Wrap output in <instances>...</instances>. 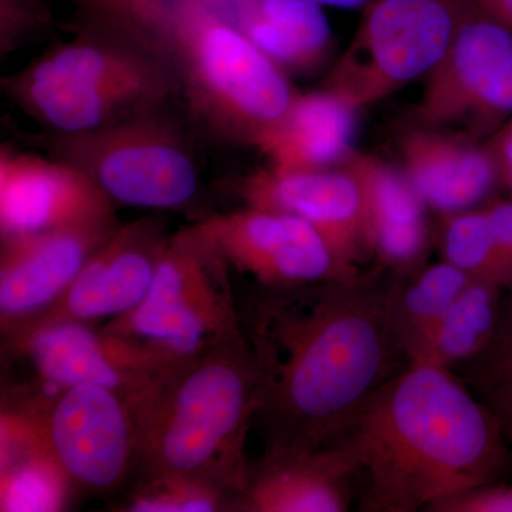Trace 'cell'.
<instances>
[{
    "instance_id": "obj_12",
    "label": "cell",
    "mask_w": 512,
    "mask_h": 512,
    "mask_svg": "<svg viewBox=\"0 0 512 512\" xmlns=\"http://www.w3.org/2000/svg\"><path fill=\"white\" fill-rule=\"evenodd\" d=\"M200 227L229 268L254 276L265 288L363 276L360 268L343 262L309 222L295 215L248 207L202 221Z\"/></svg>"
},
{
    "instance_id": "obj_13",
    "label": "cell",
    "mask_w": 512,
    "mask_h": 512,
    "mask_svg": "<svg viewBox=\"0 0 512 512\" xmlns=\"http://www.w3.org/2000/svg\"><path fill=\"white\" fill-rule=\"evenodd\" d=\"M116 218L2 239L0 320L3 336L45 315L83 266L116 232Z\"/></svg>"
},
{
    "instance_id": "obj_22",
    "label": "cell",
    "mask_w": 512,
    "mask_h": 512,
    "mask_svg": "<svg viewBox=\"0 0 512 512\" xmlns=\"http://www.w3.org/2000/svg\"><path fill=\"white\" fill-rule=\"evenodd\" d=\"M501 291L493 282L471 279L409 362L453 370L480 355L497 329Z\"/></svg>"
},
{
    "instance_id": "obj_29",
    "label": "cell",
    "mask_w": 512,
    "mask_h": 512,
    "mask_svg": "<svg viewBox=\"0 0 512 512\" xmlns=\"http://www.w3.org/2000/svg\"><path fill=\"white\" fill-rule=\"evenodd\" d=\"M433 512H512V487L481 485L431 505Z\"/></svg>"
},
{
    "instance_id": "obj_14",
    "label": "cell",
    "mask_w": 512,
    "mask_h": 512,
    "mask_svg": "<svg viewBox=\"0 0 512 512\" xmlns=\"http://www.w3.org/2000/svg\"><path fill=\"white\" fill-rule=\"evenodd\" d=\"M237 190L248 207L309 222L346 264L360 268L372 256L363 191L346 167L288 174L268 168L242 178Z\"/></svg>"
},
{
    "instance_id": "obj_27",
    "label": "cell",
    "mask_w": 512,
    "mask_h": 512,
    "mask_svg": "<svg viewBox=\"0 0 512 512\" xmlns=\"http://www.w3.org/2000/svg\"><path fill=\"white\" fill-rule=\"evenodd\" d=\"M47 23L42 0H0V50L8 55Z\"/></svg>"
},
{
    "instance_id": "obj_10",
    "label": "cell",
    "mask_w": 512,
    "mask_h": 512,
    "mask_svg": "<svg viewBox=\"0 0 512 512\" xmlns=\"http://www.w3.org/2000/svg\"><path fill=\"white\" fill-rule=\"evenodd\" d=\"M419 114L429 127L483 136L512 116V30L474 0L429 74Z\"/></svg>"
},
{
    "instance_id": "obj_8",
    "label": "cell",
    "mask_w": 512,
    "mask_h": 512,
    "mask_svg": "<svg viewBox=\"0 0 512 512\" xmlns=\"http://www.w3.org/2000/svg\"><path fill=\"white\" fill-rule=\"evenodd\" d=\"M470 5L471 0H375L363 9L326 90L360 109L429 76Z\"/></svg>"
},
{
    "instance_id": "obj_28",
    "label": "cell",
    "mask_w": 512,
    "mask_h": 512,
    "mask_svg": "<svg viewBox=\"0 0 512 512\" xmlns=\"http://www.w3.org/2000/svg\"><path fill=\"white\" fill-rule=\"evenodd\" d=\"M96 5L119 13L136 32L147 33L163 45L171 19V5L164 0H92Z\"/></svg>"
},
{
    "instance_id": "obj_1",
    "label": "cell",
    "mask_w": 512,
    "mask_h": 512,
    "mask_svg": "<svg viewBox=\"0 0 512 512\" xmlns=\"http://www.w3.org/2000/svg\"><path fill=\"white\" fill-rule=\"evenodd\" d=\"M239 315L258 372L254 426L266 450L332 446L409 363L390 323L386 286L369 275L262 286Z\"/></svg>"
},
{
    "instance_id": "obj_18",
    "label": "cell",
    "mask_w": 512,
    "mask_h": 512,
    "mask_svg": "<svg viewBox=\"0 0 512 512\" xmlns=\"http://www.w3.org/2000/svg\"><path fill=\"white\" fill-rule=\"evenodd\" d=\"M402 158L403 173L426 207L444 215L470 210L501 178L490 147L436 127L407 134Z\"/></svg>"
},
{
    "instance_id": "obj_30",
    "label": "cell",
    "mask_w": 512,
    "mask_h": 512,
    "mask_svg": "<svg viewBox=\"0 0 512 512\" xmlns=\"http://www.w3.org/2000/svg\"><path fill=\"white\" fill-rule=\"evenodd\" d=\"M505 276V289H512V201L487 208Z\"/></svg>"
},
{
    "instance_id": "obj_24",
    "label": "cell",
    "mask_w": 512,
    "mask_h": 512,
    "mask_svg": "<svg viewBox=\"0 0 512 512\" xmlns=\"http://www.w3.org/2000/svg\"><path fill=\"white\" fill-rule=\"evenodd\" d=\"M457 369L463 372L460 379L500 421L512 446V303L507 308L501 306L490 345Z\"/></svg>"
},
{
    "instance_id": "obj_20",
    "label": "cell",
    "mask_w": 512,
    "mask_h": 512,
    "mask_svg": "<svg viewBox=\"0 0 512 512\" xmlns=\"http://www.w3.org/2000/svg\"><path fill=\"white\" fill-rule=\"evenodd\" d=\"M356 107L323 90L298 94L285 119L259 143L275 173L330 170L353 156Z\"/></svg>"
},
{
    "instance_id": "obj_33",
    "label": "cell",
    "mask_w": 512,
    "mask_h": 512,
    "mask_svg": "<svg viewBox=\"0 0 512 512\" xmlns=\"http://www.w3.org/2000/svg\"><path fill=\"white\" fill-rule=\"evenodd\" d=\"M320 6H332L340 9H365L375 0H312Z\"/></svg>"
},
{
    "instance_id": "obj_21",
    "label": "cell",
    "mask_w": 512,
    "mask_h": 512,
    "mask_svg": "<svg viewBox=\"0 0 512 512\" xmlns=\"http://www.w3.org/2000/svg\"><path fill=\"white\" fill-rule=\"evenodd\" d=\"M224 12V18L278 66L303 72L328 52V18L312 0H229Z\"/></svg>"
},
{
    "instance_id": "obj_23",
    "label": "cell",
    "mask_w": 512,
    "mask_h": 512,
    "mask_svg": "<svg viewBox=\"0 0 512 512\" xmlns=\"http://www.w3.org/2000/svg\"><path fill=\"white\" fill-rule=\"evenodd\" d=\"M471 279L457 266L443 261L400 275L386 286L390 323L407 360Z\"/></svg>"
},
{
    "instance_id": "obj_9",
    "label": "cell",
    "mask_w": 512,
    "mask_h": 512,
    "mask_svg": "<svg viewBox=\"0 0 512 512\" xmlns=\"http://www.w3.org/2000/svg\"><path fill=\"white\" fill-rule=\"evenodd\" d=\"M150 113L87 133H57L56 156L82 170L111 202L184 207L200 187L197 165L178 131Z\"/></svg>"
},
{
    "instance_id": "obj_2",
    "label": "cell",
    "mask_w": 512,
    "mask_h": 512,
    "mask_svg": "<svg viewBox=\"0 0 512 512\" xmlns=\"http://www.w3.org/2000/svg\"><path fill=\"white\" fill-rule=\"evenodd\" d=\"M359 463L366 512H413L494 484L508 461L500 421L451 370L407 363L336 443Z\"/></svg>"
},
{
    "instance_id": "obj_15",
    "label": "cell",
    "mask_w": 512,
    "mask_h": 512,
    "mask_svg": "<svg viewBox=\"0 0 512 512\" xmlns=\"http://www.w3.org/2000/svg\"><path fill=\"white\" fill-rule=\"evenodd\" d=\"M114 217L113 202L79 168L66 161L0 154L2 239L74 227Z\"/></svg>"
},
{
    "instance_id": "obj_19",
    "label": "cell",
    "mask_w": 512,
    "mask_h": 512,
    "mask_svg": "<svg viewBox=\"0 0 512 512\" xmlns=\"http://www.w3.org/2000/svg\"><path fill=\"white\" fill-rule=\"evenodd\" d=\"M342 167L359 181L365 198L370 249L383 268L400 275L421 268L429 248L426 204L403 170L353 153Z\"/></svg>"
},
{
    "instance_id": "obj_7",
    "label": "cell",
    "mask_w": 512,
    "mask_h": 512,
    "mask_svg": "<svg viewBox=\"0 0 512 512\" xmlns=\"http://www.w3.org/2000/svg\"><path fill=\"white\" fill-rule=\"evenodd\" d=\"M9 406L28 417L39 446L73 495L126 491L137 463L140 403L93 384L20 392Z\"/></svg>"
},
{
    "instance_id": "obj_11",
    "label": "cell",
    "mask_w": 512,
    "mask_h": 512,
    "mask_svg": "<svg viewBox=\"0 0 512 512\" xmlns=\"http://www.w3.org/2000/svg\"><path fill=\"white\" fill-rule=\"evenodd\" d=\"M6 348L32 369V384L23 390L55 393L93 384L140 403L167 373L130 343L97 330L92 323L53 320L5 336Z\"/></svg>"
},
{
    "instance_id": "obj_31",
    "label": "cell",
    "mask_w": 512,
    "mask_h": 512,
    "mask_svg": "<svg viewBox=\"0 0 512 512\" xmlns=\"http://www.w3.org/2000/svg\"><path fill=\"white\" fill-rule=\"evenodd\" d=\"M488 147L491 148L497 160L501 178H504L512 187V119L505 124L503 130L488 144Z\"/></svg>"
},
{
    "instance_id": "obj_32",
    "label": "cell",
    "mask_w": 512,
    "mask_h": 512,
    "mask_svg": "<svg viewBox=\"0 0 512 512\" xmlns=\"http://www.w3.org/2000/svg\"><path fill=\"white\" fill-rule=\"evenodd\" d=\"M474 3L512 30V0H474Z\"/></svg>"
},
{
    "instance_id": "obj_4",
    "label": "cell",
    "mask_w": 512,
    "mask_h": 512,
    "mask_svg": "<svg viewBox=\"0 0 512 512\" xmlns=\"http://www.w3.org/2000/svg\"><path fill=\"white\" fill-rule=\"evenodd\" d=\"M163 45L177 60L194 109L252 146L278 127L298 96L278 64L200 0L171 5Z\"/></svg>"
},
{
    "instance_id": "obj_3",
    "label": "cell",
    "mask_w": 512,
    "mask_h": 512,
    "mask_svg": "<svg viewBox=\"0 0 512 512\" xmlns=\"http://www.w3.org/2000/svg\"><path fill=\"white\" fill-rule=\"evenodd\" d=\"M258 407V372L244 330L173 367L138 407L131 485L187 480L241 497ZM237 511V505H235Z\"/></svg>"
},
{
    "instance_id": "obj_6",
    "label": "cell",
    "mask_w": 512,
    "mask_h": 512,
    "mask_svg": "<svg viewBox=\"0 0 512 512\" xmlns=\"http://www.w3.org/2000/svg\"><path fill=\"white\" fill-rule=\"evenodd\" d=\"M229 269L200 224L184 229L168 238L144 301L101 329L171 370L242 333Z\"/></svg>"
},
{
    "instance_id": "obj_17",
    "label": "cell",
    "mask_w": 512,
    "mask_h": 512,
    "mask_svg": "<svg viewBox=\"0 0 512 512\" xmlns=\"http://www.w3.org/2000/svg\"><path fill=\"white\" fill-rule=\"evenodd\" d=\"M357 478L355 453L340 441L316 450H266L261 460L249 463L237 511H349Z\"/></svg>"
},
{
    "instance_id": "obj_34",
    "label": "cell",
    "mask_w": 512,
    "mask_h": 512,
    "mask_svg": "<svg viewBox=\"0 0 512 512\" xmlns=\"http://www.w3.org/2000/svg\"><path fill=\"white\" fill-rule=\"evenodd\" d=\"M200 2L205 3V5L211 6V8L220 9L221 6H224L225 3L229 2V0H200Z\"/></svg>"
},
{
    "instance_id": "obj_5",
    "label": "cell",
    "mask_w": 512,
    "mask_h": 512,
    "mask_svg": "<svg viewBox=\"0 0 512 512\" xmlns=\"http://www.w3.org/2000/svg\"><path fill=\"white\" fill-rule=\"evenodd\" d=\"M168 83L147 52L82 37L49 50L3 86L39 123L59 134H79L150 113Z\"/></svg>"
},
{
    "instance_id": "obj_16",
    "label": "cell",
    "mask_w": 512,
    "mask_h": 512,
    "mask_svg": "<svg viewBox=\"0 0 512 512\" xmlns=\"http://www.w3.org/2000/svg\"><path fill=\"white\" fill-rule=\"evenodd\" d=\"M168 238L154 218L120 225L90 256L62 298L28 326L53 320L93 325L133 311L153 285Z\"/></svg>"
},
{
    "instance_id": "obj_26",
    "label": "cell",
    "mask_w": 512,
    "mask_h": 512,
    "mask_svg": "<svg viewBox=\"0 0 512 512\" xmlns=\"http://www.w3.org/2000/svg\"><path fill=\"white\" fill-rule=\"evenodd\" d=\"M121 511L214 512L235 511L237 498L212 487L187 480H154L131 485L124 491Z\"/></svg>"
},
{
    "instance_id": "obj_25",
    "label": "cell",
    "mask_w": 512,
    "mask_h": 512,
    "mask_svg": "<svg viewBox=\"0 0 512 512\" xmlns=\"http://www.w3.org/2000/svg\"><path fill=\"white\" fill-rule=\"evenodd\" d=\"M441 234L444 261L468 276L505 289V276L487 210L447 215Z\"/></svg>"
}]
</instances>
